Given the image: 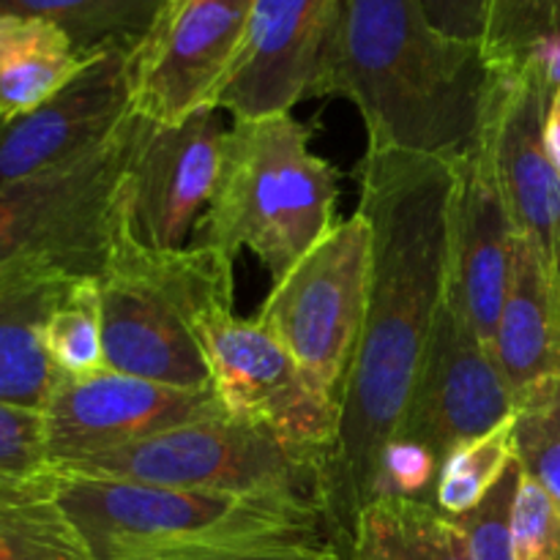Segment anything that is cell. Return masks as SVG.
Returning a JSON list of instances; mask_svg holds the SVG:
<instances>
[{"instance_id": "cell-27", "label": "cell", "mask_w": 560, "mask_h": 560, "mask_svg": "<svg viewBox=\"0 0 560 560\" xmlns=\"http://www.w3.org/2000/svg\"><path fill=\"white\" fill-rule=\"evenodd\" d=\"M558 22V0H490L481 52L492 69H520L530 47Z\"/></svg>"}, {"instance_id": "cell-33", "label": "cell", "mask_w": 560, "mask_h": 560, "mask_svg": "<svg viewBox=\"0 0 560 560\" xmlns=\"http://www.w3.org/2000/svg\"><path fill=\"white\" fill-rule=\"evenodd\" d=\"M178 560H345L337 547H257V550H230L208 552V556H191Z\"/></svg>"}, {"instance_id": "cell-10", "label": "cell", "mask_w": 560, "mask_h": 560, "mask_svg": "<svg viewBox=\"0 0 560 560\" xmlns=\"http://www.w3.org/2000/svg\"><path fill=\"white\" fill-rule=\"evenodd\" d=\"M257 0H164L131 49V104L156 126L178 124L217 96L249 33Z\"/></svg>"}, {"instance_id": "cell-7", "label": "cell", "mask_w": 560, "mask_h": 560, "mask_svg": "<svg viewBox=\"0 0 560 560\" xmlns=\"http://www.w3.org/2000/svg\"><path fill=\"white\" fill-rule=\"evenodd\" d=\"M145 126L135 113L91 156L0 191V277L52 268L77 279H102L126 175Z\"/></svg>"}, {"instance_id": "cell-15", "label": "cell", "mask_w": 560, "mask_h": 560, "mask_svg": "<svg viewBox=\"0 0 560 560\" xmlns=\"http://www.w3.org/2000/svg\"><path fill=\"white\" fill-rule=\"evenodd\" d=\"M452 164L446 293L457 301L474 331L492 348L520 238L495 173L492 104L479 137Z\"/></svg>"}, {"instance_id": "cell-30", "label": "cell", "mask_w": 560, "mask_h": 560, "mask_svg": "<svg viewBox=\"0 0 560 560\" xmlns=\"http://www.w3.org/2000/svg\"><path fill=\"white\" fill-rule=\"evenodd\" d=\"M520 481V463L509 468L501 485L487 495L481 506L465 517H454L468 534L470 558L474 560H514L512 547V503Z\"/></svg>"}, {"instance_id": "cell-32", "label": "cell", "mask_w": 560, "mask_h": 560, "mask_svg": "<svg viewBox=\"0 0 560 560\" xmlns=\"http://www.w3.org/2000/svg\"><path fill=\"white\" fill-rule=\"evenodd\" d=\"M432 25L448 38L481 44L490 0H421Z\"/></svg>"}, {"instance_id": "cell-18", "label": "cell", "mask_w": 560, "mask_h": 560, "mask_svg": "<svg viewBox=\"0 0 560 560\" xmlns=\"http://www.w3.org/2000/svg\"><path fill=\"white\" fill-rule=\"evenodd\" d=\"M492 353L512 388L514 408L534 388L560 377V301L552 262L520 235L512 282L498 317Z\"/></svg>"}, {"instance_id": "cell-29", "label": "cell", "mask_w": 560, "mask_h": 560, "mask_svg": "<svg viewBox=\"0 0 560 560\" xmlns=\"http://www.w3.org/2000/svg\"><path fill=\"white\" fill-rule=\"evenodd\" d=\"M438 474H441V459L430 448L405 441V438H392L381 452L372 501H377V498H413V501L432 503Z\"/></svg>"}, {"instance_id": "cell-24", "label": "cell", "mask_w": 560, "mask_h": 560, "mask_svg": "<svg viewBox=\"0 0 560 560\" xmlns=\"http://www.w3.org/2000/svg\"><path fill=\"white\" fill-rule=\"evenodd\" d=\"M517 463L514 448V416L487 435L454 448L441 465L432 503L448 517H465L487 501L501 485L509 468Z\"/></svg>"}, {"instance_id": "cell-26", "label": "cell", "mask_w": 560, "mask_h": 560, "mask_svg": "<svg viewBox=\"0 0 560 560\" xmlns=\"http://www.w3.org/2000/svg\"><path fill=\"white\" fill-rule=\"evenodd\" d=\"M514 448L523 474L539 481L560 509V377L517 402Z\"/></svg>"}, {"instance_id": "cell-23", "label": "cell", "mask_w": 560, "mask_h": 560, "mask_svg": "<svg viewBox=\"0 0 560 560\" xmlns=\"http://www.w3.org/2000/svg\"><path fill=\"white\" fill-rule=\"evenodd\" d=\"M164 0H0V14L49 20L63 27L85 55L107 47L135 49Z\"/></svg>"}, {"instance_id": "cell-21", "label": "cell", "mask_w": 560, "mask_h": 560, "mask_svg": "<svg viewBox=\"0 0 560 560\" xmlns=\"http://www.w3.org/2000/svg\"><path fill=\"white\" fill-rule=\"evenodd\" d=\"M348 560H474L468 534L435 503L377 498L355 520Z\"/></svg>"}, {"instance_id": "cell-17", "label": "cell", "mask_w": 560, "mask_h": 560, "mask_svg": "<svg viewBox=\"0 0 560 560\" xmlns=\"http://www.w3.org/2000/svg\"><path fill=\"white\" fill-rule=\"evenodd\" d=\"M495 71L492 156L498 180L517 233L534 241L552 262L560 235V175L545 145L550 91L528 63Z\"/></svg>"}, {"instance_id": "cell-2", "label": "cell", "mask_w": 560, "mask_h": 560, "mask_svg": "<svg viewBox=\"0 0 560 560\" xmlns=\"http://www.w3.org/2000/svg\"><path fill=\"white\" fill-rule=\"evenodd\" d=\"M498 71L438 31L421 0H342L315 96L359 109L366 148L454 162L479 137Z\"/></svg>"}, {"instance_id": "cell-3", "label": "cell", "mask_w": 560, "mask_h": 560, "mask_svg": "<svg viewBox=\"0 0 560 560\" xmlns=\"http://www.w3.org/2000/svg\"><path fill=\"white\" fill-rule=\"evenodd\" d=\"M55 476L60 506L91 560H178L257 547H334L317 503Z\"/></svg>"}, {"instance_id": "cell-14", "label": "cell", "mask_w": 560, "mask_h": 560, "mask_svg": "<svg viewBox=\"0 0 560 560\" xmlns=\"http://www.w3.org/2000/svg\"><path fill=\"white\" fill-rule=\"evenodd\" d=\"M222 113L202 107L170 126L148 120L124 186L126 213L142 244L189 246L186 241L206 217L222 173L230 131Z\"/></svg>"}, {"instance_id": "cell-25", "label": "cell", "mask_w": 560, "mask_h": 560, "mask_svg": "<svg viewBox=\"0 0 560 560\" xmlns=\"http://www.w3.org/2000/svg\"><path fill=\"white\" fill-rule=\"evenodd\" d=\"M44 348L60 377H91L107 370L98 279H74L44 326Z\"/></svg>"}, {"instance_id": "cell-11", "label": "cell", "mask_w": 560, "mask_h": 560, "mask_svg": "<svg viewBox=\"0 0 560 560\" xmlns=\"http://www.w3.org/2000/svg\"><path fill=\"white\" fill-rule=\"evenodd\" d=\"M514 416V397L490 345L474 331L452 295H443L419 381L397 435L438 459L487 435Z\"/></svg>"}, {"instance_id": "cell-31", "label": "cell", "mask_w": 560, "mask_h": 560, "mask_svg": "<svg viewBox=\"0 0 560 560\" xmlns=\"http://www.w3.org/2000/svg\"><path fill=\"white\" fill-rule=\"evenodd\" d=\"M42 470H49L42 413L0 405V476H31Z\"/></svg>"}, {"instance_id": "cell-9", "label": "cell", "mask_w": 560, "mask_h": 560, "mask_svg": "<svg viewBox=\"0 0 560 560\" xmlns=\"http://www.w3.org/2000/svg\"><path fill=\"white\" fill-rule=\"evenodd\" d=\"M219 408L266 427L299 446L331 454L339 432V402L323 397L288 350L257 320L233 306L211 310L195 323Z\"/></svg>"}, {"instance_id": "cell-34", "label": "cell", "mask_w": 560, "mask_h": 560, "mask_svg": "<svg viewBox=\"0 0 560 560\" xmlns=\"http://www.w3.org/2000/svg\"><path fill=\"white\" fill-rule=\"evenodd\" d=\"M525 63L536 71L541 82H545L547 91H558L560 88V22L552 27L547 36H541L539 42L530 47Z\"/></svg>"}, {"instance_id": "cell-5", "label": "cell", "mask_w": 560, "mask_h": 560, "mask_svg": "<svg viewBox=\"0 0 560 560\" xmlns=\"http://www.w3.org/2000/svg\"><path fill=\"white\" fill-rule=\"evenodd\" d=\"M337 200V167L312 151L301 120H233L195 244L217 246L230 257L252 252L279 282L334 228Z\"/></svg>"}, {"instance_id": "cell-12", "label": "cell", "mask_w": 560, "mask_h": 560, "mask_svg": "<svg viewBox=\"0 0 560 560\" xmlns=\"http://www.w3.org/2000/svg\"><path fill=\"white\" fill-rule=\"evenodd\" d=\"M217 413L224 410L213 392H184L113 370L91 377H60L42 410L47 468L63 470Z\"/></svg>"}, {"instance_id": "cell-22", "label": "cell", "mask_w": 560, "mask_h": 560, "mask_svg": "<svg viewBox=\"0 0 560 560\" xmlns=\"http://www.w3.org/2000/svg\"><path fill=\"white\" fill-rule=\"evenodd\" d=\"M0 560H91L52 470L0 476Z\"/></svg>"}, {"instance_id": "cell-20", "label": "cell", "mask_w": 560, "mask_h": 560, "mask_svg": "<svg viewBox=\"0 0 560 560\" xmlns=\"http://www.w3.org/2000/svg\"><path fill=\"white\" fill-rule=\"evenodd\" d=\"M88 60L55 22L0 14V124L52 98Z\"/></svg>"}, {"instance_id": "cell-37", "label": "cell", "mask_w": 560, "mask_h": 560, "mask_svg": "<svg viewBox=\"0 0 560 560\" xmlns=\"http://www.w3.org/2000/svg\"><path fill=\"white\" fill-rule=\"evenodd\" d=\"M558 3H560V0H558Z\"/></svg>"}, {"instance_id": "cell-1", "label": "cell", "mask_w": 560, "mask_h": 560, "mask_svg": "<svg viewBox=\"0 0 560 560\" xmlns=\"http://www.w3.org/2000/svg\"><path fill=\"white\" fill-rule=\"evenodd\" d=\"M359 184V213L372 235L370 299L323 481V514L345 560L355 520L375 495L383 446L397 435L413 397L446 295L454 164L366 148Z\"/></svg>"}, {"instance_id": "cell-16", "label": "cell", "mask_w": 560, "mask_h": 560, "mask_svg": "<svg viewBox=\"0 0 560 560\" xmlns=\"http://www.w3.org/2000/svg\"><path fill=\"white\" fill-rule=\"evenodd\" d=\"M342 0H257L249 33L217 96L235 120L290 115L315 96Z\"/></svg>"}, {"instance_id": "cell-19", "label": "cell", "mask_w": 560, "mask_h": 560, "mask_svg": "<svg viewBox=\"0 0 560 560\" xmlns=\"http://www.w3.org/2000/svg\"><path fill=\"white\" fill-rule=\"evenodd\" d=\"M74 279L52 268L0 277V405L47 408L60 375L44 348V326Z\"/></svg>"}, {"instance_id": "cell-13", "label": "cell", "mask_w": 560, "mask_h": 560, "mask_svg": "<svg viewBox=\"0 0 560 560\" xmlns=\"http://www.w3.org/2000/svg\"><path fill=\"white\" fill-rule=\"evenodd\" d=\"M131 115V49H98L52 98L0 124V191L91 156Z\"/></svg>"}, {"instance_id": "cell-4", "label": "cell", "mask_w": 560, "mask_h": 560, "mask_svg": "<svg viewBox=\"0 0 560 560\" xmlns=\"http://www.w3.org/2000/svg\"><path fill=\"white\" fill-rule=\"evenodd\" d=\"M233 262L217 246L142 244L124 200L98 279L107 370L184 392H211L195 323L206 312L233 306Z\"/></svg>"}, {"instance_id": "cell-35", "label": "cell", "mask_w": 560, "mask_h": 560, "mask_svg": "<svg viewBox=\"0 0 560 560\" xmlns=\"http://www.w3.org/2000/svg\"><path fill=\"white\" fill-rule=\"evenodd\" d=\"M545 145H547V153H550L552 164H556V170L560 175V88L550 93V102H547Z\"/></svg>"}, {"instance_id": "cell-36", "label": "cell", "mask_w": 560, "mask_h": 560, "mask_svg": "<svg viewBox=\"0 0 560 560\" xmlns=\"http://www.w3.org/2000/svg\"><path fill=\"white\" fill-rule=\"evenodd\" d=\"M552 277H556V290H558V301H560V235L556 241V249H552Z\"/></svg>"}, {"instance_id": "cell-8", "label": "cell", "mask_w": 560, "mask_h": 560, "mask_svg": "<svg viewBox=\"0 0 560 560\" xmlns=\"http://www.w3.org/2000/svg\"><path fill=\"white\" fill-rule=\"evenodd\" d=\"M372 235L359 211L337 222L279 282L257 323L323 397L342 402L370 299Z\"/></svg>"}, {"instance_id": "cell-6", "label": "cell", "mask_w": 560, "mask_h": 560, "mask_svg": "<svg viewBox=\"0 0 560 560\" xmlns=\"http://www.w3.org/2000/svg\"><path fill=\"white\" fill-rule=\"evenodd\" d=\"M55 474L238 495H284L323 509L326 454L284 441L252 421L217 413Z\"/></svg>"}, {"instance_id": "cell-28", "label": "cell", "mask_w": 560, "mask_h": 560, "mask_svg": "<svg viewBox=\"0 0 560 560\" xmlns=\"http://www.w3.org/2000/svg\"><path fill=\"white\" fill-rule=\"evenodd\" d=\"M512 547L514 560H560V509L523 468L512 503Z\"/></svg>"}]
</instances>
